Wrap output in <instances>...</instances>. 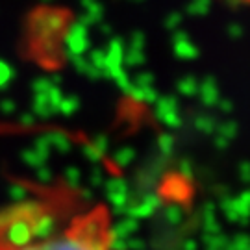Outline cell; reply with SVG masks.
Masks as SVG:
<instances>
[{
	"mask_svg": "<svg viewBox=\"0 0 250 250\" xmlns=\"http://www.w3.org/2000/svg\"><path fill=\"white\" fill-rule=\"evenodd\" d=\"M0 250H117L107 204L46 188L0 211Z\"/></svg>",
	"mask_w": 250,
	"mask_h": 250,
	"instance_id": "obj_1",
	"label": "cell"
},
{
	"mask_svg": "<svg viewBox=\"0 0 250 250\" xmlns=\"http://www.w3.org/2000/svg\"><path fill=\"white\" fill-rule=\"evenodd\" d=\"M241 2H247V4H250V0H241Z\"/></svg>",
	"mask_w": 250,
	"mask_h": 250,
	"instance_id": "obj_2",
	"label": "cell"
}]
</instances>
